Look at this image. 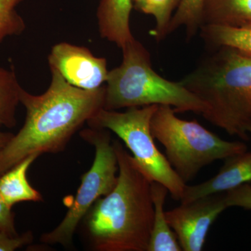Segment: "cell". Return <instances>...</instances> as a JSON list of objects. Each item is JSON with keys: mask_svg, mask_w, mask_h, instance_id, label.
Segmentation results:
<instances>
[{"mask_svg": "<svg viewBox=\"0 0 251 251\" xmlns=\"http://www.w3.org/2000/svg\"><path fill=\"white\" fill-rule=\"evenodd\" d=\"M201 29L203 40L213 49L226 46L251 54V24L242 26L204 25Z\"/></svg>", "mask_w": 251, "mask_h": 251, "instance_id": "cell-15", "label": "cell"}, {"mask_svg": "<svg viewBox=\"0 0 251 251\" xmlns=\"http://www.w3.org/2000/svg\"><path fill=\"white\" fill-rule=\"evenodd\" d=\"M80 135L95 148V158L90 169L82 175L76 196L62 222L41 236V241L44 244L72 248L74 234L87 211L117 184L118 163L110 130L89 127L81 130Z\"/></svg>", "mask_w": 251, "mask_h": 251, "instance_id": "cell-7", "label": "cell"}, {"mask_svg": "<svg viewBox=\"0 0 251 251\" xmlns=\"http://www.w3.org/2000/svg\"><path fill=\"white\" fill-rule=\"evenodd\" d=\"M247 130L248 133H251V121L249 122V123L248 124L247 126Z\"/></svg>", "mask_w": 251, "mask_h": 251, "instance_id": "cell-24", "label": "cell"}, {"mask_svg": "<svg viewBox=\"0 0 251 251\" xmlns=\"http://www.w3.org/2000/svg\"><path fill=\"white\" fill-rule=\"evenodd\" d=\"M158 106L132 107L123 112L102 108L87 124L89 127L115 133L149 180L161 183L168 188L173 199L181 201L187 184L157 148L151 131V118Z\"/></svg>", "mask_w": 251, "mask_h": 251, "instance_id": "cell-6", "label": "cell"}, {"mask_svg": "<svg viewBox=\"0 0 251 251\" xmlns=\"http://www.w3.org/2000/svg\"><path fill=\"white\" fill-rule=\"evenodd\" d=\"M23 87L14 71L0 67V125L12 128L17 124L16 110Z\"/></svg>", "mask_w": 251, "mask_h": 251, "instance_id": "cell-16", "label": "cell"}, {"mask_svg": "<svg viewBox=\"0 0 251 251\" xmlns=\"http://www.w3.org/2000/svg\"><path fill=\"white\" fill-rule=\"evenodd\" d=\"M0 232L11 236L18 235L15 226L14 214L0 194Z\"/></svg>", "mask_w": 251, "mask_h": 251, "instance_id": "cell-22", "label": "cell"}, {"mask_svg": "<svg viewBox=\"0 0 251 251\" xmlns=\"http://www.w3.org/2000/svg\"><path fill=\"white\" fill-rule=\"evenodd\" d=\"M49 63L50 68L57 70L69 84L82 90H98L108 77L106 59L96 57L85 47L69 43L54 45Z\"/></svg>", "mask_w": 251, "mask_h": 251, "instance_id": "cell-9", "label": "cell"}, {"mask_svg": "<svg viewBox=\"0 0 251 251\" xmlns=\"http://www.w3.org/2000/svg\"><path fill=\"white\" fill-rule=\"evenodd\" d=\"M122 64L108 72L103 108L117 110L147 105H170L175 112L202 114L206 109L181 82L163 78L153 70L145 46L133 39L122 49Z\"/></svg>", "mask_w": 251, "mask_h": 251, "instance_id": "cell-4", "label": "cell"}, {"mask_svg": "<svg viewBox=\"0 0 251 251\" xmlns=\"http://www.w3.org/2000/svg\"><path fill=\"white\" fill-rule=\"evenodd\" d=\"M170 105H158L151 120V131L166 150L167 159L179 177L187 183L204 167L217 160L247 151L242 142L226 141L196 120L176 116Z\"/></svg>", "mask_w": 251, "mask_h": 251, "instance_id": "cell-5", "label": "cell"}, {"mask_svg": "<svg viewBox=\"0 0 251 251\" xmlns=\"http://www.w3.org/2000/svg\"><path fill=\"white\" fill-rule=\"evenodd\" d=\"M1 126V125H0V127ZM13 136H14L13 133H9V132H3L0 130V151L5 148Z\"/></svg>", "mask_w": 251, "mask_h": 251, "instance_id": "cell-23", "label": "cell"}, {"mask_svg": "<svg viewBox=\"0 0 251 251\" xmlns=\"http://www.w3.org/2000/svg\"><path fill=\"white\" fill-rule=\"evenodd\" d=\"M135 7L141 12L152 16L156 23L153 35L157 41L167 36L168 29L180 0H134Z\"/></svg>", "mask_w": 251, "mask_h": 251, "instance_id": "cell-18", "label": "cell"}, {"mask_svg": "<svg viewBox=\"0 0 251 251\" xmlns=\"http://www.w3.org/2000/svg\"><path fill=\"white\" fill-rule=\"evenodd\" d=\"M23 0H0V44L9 36H19L25 29V23L16 7Z\"/></svg>", "mask_w": 251, "mask_h": 251, "instance_id": "cell-19", "label": "cell"}, {"mask_svg": "<svg viewBox=\"0 0 251 251\" xmlns=\"http://www.w3.org/2000/svg\"><path fill=\"white\" fill-rule=\"evenodd\" d=\"M215 51L180 82L205 104L208 122L229 135L249 140L251 54L231 47Z\"/></svg>", "mask_w": 251, "mask_h": 251, "instance_id": "cell-3", "label": "cell"}, {"mask_svg": "<svg viewBox=\"0 0 251 251\" xmlns=\"http://www.w3.org/2000/svg\"><path fill=\"white\" fill-rule=\"evenodd\" d=\"M118 179L81 221L87 246L94 251H148L154 207L151 181L119 140H112Z\"/></svg>", "mask_w": 251, "mask_h": 251, "instance_id": "cell-2", "label": "cell"}, {"mask_svg": "<svg viewBox=\"0 0 251 251\" xmlns=\"http://www.w3.org/2000/svg\"><path fill=\"white\" fill-rule=\"evenodd\" d=\"M132 0H101L99 4V31L104 39L122 49L134 39L130 28Z\"/></svg>", "mask_w": 251, "mask_h": 251, "instance_id": "cell-11", "label": "cell"}, {"mask_svg": "<svg viewBox=\"0 0 251 251\" xmlns=\"http://www.w3.org/2000/svg\"><path fill=\"white\" fill-rule=\"evenodd\" d=\"M249 24H251V0H204L202 26Z\"/></svg>", "mask_w": 251, "mask_h": 251, "instance_id": "cell-14", "label": "cell"}, {"mask_svg": "<svg viewBox=\"0 0 251 251\" xmlns=\"http://www.w3.org/2000/svg\"><path fill=\"white\" fill-rule=\"evenodd\" d=\"M227 207L226 193H219L181 202V205L166 211L168 224L182 251H202L209 228Z\"/></svg>", "mask_w": 251, "mask_h": 251, "instance_id": "cell-8", "label": "cell"}, {"mask_svg": "<svg viewBox=\"0 0 251 251\" xmlns=\"http://www.w3.org/2000/svg\"><path fill=\"white\" fill-rule=\"evenodd\" d=\"M39 156L30 155L0 175V194L10 207L21 202L43 201L41 193L31 186L27 177L29 167Z\"/></svg>", "mask_w": 251, "mask_h": 251, "instance_id": "cell-12", "label": "cell"}, {"mask_svg": "<svg viewBox=\"0 0 251 251\" xmlns=\"http://www.w3.org/2000/svg\"><path fill=\"white\" fill-rule=\"evenodd\" d=\"M32 232L28 231L21 235L11 236L0 232V251H14L32 242Z\"/></svg>", "mask_w": 251, "mask_h": 251, "instance_id": "cell-21", "label": "cell"}, {"mask_svg": "<svg viewBox=\"0 0 251 251\" xmlns=\"http://www.w3.org/2000/svg\"><path fill=\"white\" fill-rule=\"evenodd\" d=\"M251 182V152L245 151L225 159L219 173L210 179L186 186L181 202H187L215 193H226Z\"/></svg>", "mask_w": 251, "mask_h": 251, "instance_id": "cell-10", "label": "cell"}, {"mask_svg": "<svg viewBox=\"0 0 251 251\" xmlns=\"http://www.w3.org/2000/svg\"><path fill=\"white\" fill-rule=\"evenodd\" d=\"M227 206H239L251 210V185L244 184L226 192Z\"/></svg>", "mask_w": 251, "mask_h": 251, "instance_id": "cell-20", "label": "cell"}, {"mask_svg": "<svg viewBox=\"0 0 251 251\" xmlns=\"http://www.w3.org/2000/svg\"><path fill=\"white\" fill-rule=\"evenodd\" d=\"M50 69V85L44 94L21 90L20 103L25 108V120L0 151V175L30 155L61 152L75 133L103 108L105 85L98 90H82Z\"/></svg>", "mask_w": 251, "mask_h": 251, "instance_id": "cell-1", "label": "cell"}, {"mask_svg": "<svg viewBox=\"0 0 251 251\" xmlns=\"http://www.w3.org/2000/svg\"><path fill=\"white\" fill-rule=\"evenodd\" d=\"M151 191L154 216L148 251H182L164 211L165 201L169 193L168 188L161 183L151 181Z\"/></svg>", "mask_w": 251, "mask_h": 251, "instance_id": "cell-13", "label": "cell"}, {"mask_svg": "<svg viewBox=\"0 0 251 251\" xmlns=\"http://www.w3.org/2000/svg\"><path fill=\"white\" fill-rule=\"evenodd\" d=\"M204 3V0H180L167 29V36L181 27L186 29L188 39L194 36L202 26Z\"/></svg>", "mask_w": 251, "mask_h": 251, "instance_id": "cell-17", "label": "cell"}]
</instances>
